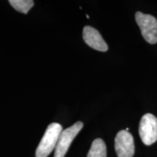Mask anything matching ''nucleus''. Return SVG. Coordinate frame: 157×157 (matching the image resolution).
Wrapping results in <instances>:
<instances>
[{
    "label": "nucleus",
    "instance_id": "obj_2",
    "mask_svg": "<svg viewBox=\"0 0 157 157\" xmlns=\"http://www.w3.org/2000/svg\"><path fill=\"white\" fill-rule=\"evenodd\" d=\"M135 21L141 31L143 38L150 44L157 42V20L151 15L137 12Z\"/></svg>",
    "mask_w": 157,
    "mask_h": 157
},
{
    "label": "nucleus",
    "instance_id": "obj_6",
    "mask_svg": "<svg viewBox=\"0 0 157 157\" xmlns=\"http://www.w3.org/2000/svg\"><path fill=\"white\" fill-rule=\"evenodd\" d=\"M83 39L84 42L90 48L94 50L101 52H106L108 50V45L105 43L103 37L93 27L87 25L83 29Z\"/></svg>",
    "mask_w": 157,
    "mask_h": 157
},
{
    "label": "nucleus",
    "instance_id": "obj_1",
    "mask_svg": "<svg viewBox=\"0 0 157 157\" xmlns=\"http://www.w3.org/2000/svg\"><path fill=\"white\" fill-rule=\"evenodd\" d=\"M62 131V126L60 124H50L37 147L36 157H48L50 153L56 149Z\"/></svg>",
    "mask_w": 157,
    "mask_h": 157
},
{
    "label": "nucleus",
    "instance_id": "obj_4",
    "mask_svg": "<svg viewBox=\"0 0 157 157\" xmlns=\"http://www.w3.org/2000/svg\"><path fill=\"white\" fill-rule=\"evenodd\" d=\"M83 127L82 121H77L68 128L62 131L59 137L56 148L55 149L54 157H64L68 148L78 133Z\"/></svg>",
    "mask_w": 157,
    "mask_h": 157
},
{
    "label": "nucleus",
    "instance_id": "obj_7",
    "mask_svg": "<svg viewBox=\"0 0 157 157\" xmlns=\"http://www.w3.org/2000/svg\"><path fill=\"white\" fill-rule=\"evenodd\" d=\"M106 146L101 138L95 139L92 143L87 157H106Z\"/></svg>",
    "mask_w": 157,
    "mask_h": 157
},
{
    "label": "nucleus",
    "instance_id": "obj_8",
    "mask_svg": "<svg viewBox=\"0 0 157 157\" xmlns=\"http://www.w3.org/2000/svg\"><path fill=\"white\" fill-rule=\"evenodd\" d=\"M9 2L15 10L23 14H27L34 5V1L32 0H10Z\"/></svg>",
    "mask_w": 157,
    "mask_h": 157
},
{
    "label": "nucleus",
    "instance_id": "obj_3",
    "mask_svg": "<svg viewBox=\"0 0 157 157\" xmlns=\"http://www.w3.org/2000/svg\"><path fill=\"white\" fill-rule=\"evenodd\" d=\"M139 135L146 146H151L157 140V118L152 113H146L139 124Z\"/></svg>",
    "mask_w": 157,
    "mask_h": 157
},
{
    "label": "nucleus",
    "instance_id": "obj_5",
    "mask_svg": "<svg viewBox=\"0 0 157 157\" xmlns=\"http://www.w3.org/2000/svg\"><path fill=\"white\" fill-rule=\"evenodd\" d=\"M115 151L118 157H132L135 145L132 135L128 131L121 130L115 137Z\"/></svg>",
    "mask_w": 157,
    "mask_h": 157
}]
</instances>
